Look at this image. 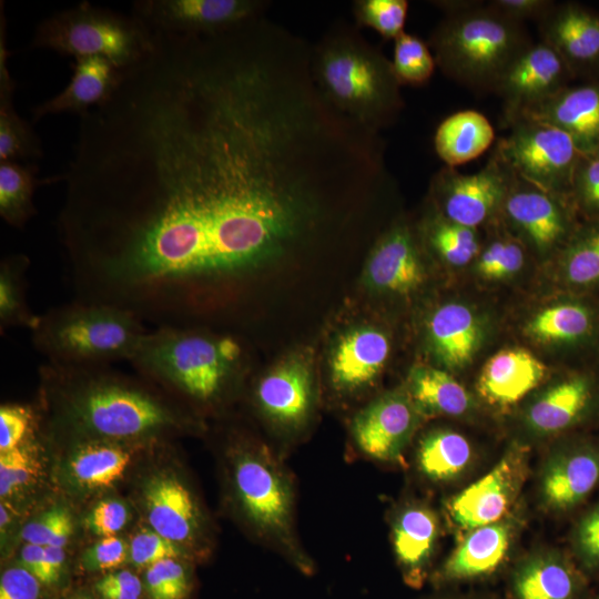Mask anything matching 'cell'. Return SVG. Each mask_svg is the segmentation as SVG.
<instances>
[{
	"mask_svg": "<svg viewBox=\"0 0 599 599\" xmlns=\"http://www.w3.org/2000/svg\"><path fill=\"white\" fill-rule=\"evenodd\" d=\"M57 219L75 300L194 326L257 271L318 243L363 205L247 138L174 136L65 170Z\"/></svg>",
	"mask_w": 599,
	"mask_h": 599,
	"instance_id": "obj_1",
	"label": "cell"
},
{
	"mask_svg": "<svg viewBox=\"0 0 599 599\" xmlns=\"http://www.w3.org/2000/svg\"><path fill=\"white\" fill-rule=\"evenodd\" d=\"M41 376L64 423L90 438L134 440L185 426L174 407L105 366L48 363Z\"/></svg>",
	"mask_w": 599,
	"mask_h": 599,
	"instance_id": "obj_2",
	"label": "cell"
},
{
	"mask_svg": "<svg viewBox=\"0 0 599 599\" xmlns=\"http://www.w3.org/2000/svg\"><path fill=\"white\" fill-rule=\"evenodd\" d=\"M311 69L326 102L370 132L393 125L404 109L392 60L356 24L333 23L312 45Z\"/></svg>",
	"mask_w": 599,
	"mask_h": 599,
	"instance_id": "obj_3",
	"label": "cell"
},
{
	"mask_svg": "<svg viewBox=\"0 0 599 599\" xmlns=\"http://www.w3.org/2000/svg\"><path fill=\"white\" fill-rule=\"evenodd\" d=\"M432 3L445 14L427 41L436 65L471 90L494 92L509 64L534 42L522 22L500 14L486 1Z\"/></svg>",
	"mask_w": 599,
	"mask_h": 599,
	"instance_id": "obj_4",
	"label": "cell"
},
{
	"mask_svg": "<svg viewBox=\"0 0 599 599\" xmlns=\"http://www.w3.org/2000/svg\"><path fill=\"white\" fill-rule=\"evenodd\" d=\"M243 347L229 334L196 326L148 331L131 363L141 374L191 402L219 403L241 372Z\"/></svg>",
	"mask_w": 599,
	"mask_h": 599,
	"instance_id": "obj_5",
	"label": "cell"
},
{
	"mask_svg": "<svg viewBox=\"0 0 599 599\" xmlns=\"http://www.w3.org/2000/svg\"><path fill=\"white\" fill-rule=\"evenodd\" d=\"M30 331L34 348L47 363L108 366L130 362L149 329L125 308L74 300L38 315Z\"/></svg>",
	"mask_w": 599,
	"mask_h": 599,
	"instance_id": "obj_6",
	"label": "cell"
},
{
	"mask_svg": "<svg viewBox=\"0 0 599 599\" xmlns=\"http://www.w3.org/2000/svg\"><path fill=\"white\" fill-rule=\"evenodd\" d=\"M236 507L253 534L304 573L314 570L297 535L290 470L263 444H240L231 455Z\"/></svg>",
	"mask_w": 599,
	"mask_h": 599,
	"instance_id": "obj_7",
	"label": "cell"
},
{
	"mask_svg": "<svg viewBox=\"0 0 599 599\" xmlns=\"http://www.w3.org/2000/svg\"><path fill=\"white\" fill-rule=\"evenodd\" d=\"M154 31L135 14L82 1L43 19L31 47L63 55L101 57L124 70L150 51Z\"/></svg>",
	"mask_w": 599,
	"mask_h": 599,
	"instance_id": "obj_8",
	"label": "cell"
},
{
	"mask_svg": "<svg viewBox=\"0 0 599 599\" xmlns=\"http://www.w3.org/2000/svg\"><path fill=\"white\" fill-rule=\"evenodd\" d=\"M597 425L599 375L571 368L551 376L517 408L514 439L531 447Z\"/></svg>",
	"mask_w": 599,
	"mask_h": 599,
	"instance_id": "obj_9",
	"label": "cell"
},
{
	"mask_svg": "<svg viewBox=\"0 0 599 599\" xmlns=\"http://www.w3.org/2000/svg\"><path fill=\"white\" fill-rule=\"evenodd\" d=\"M495 151L519 179L561 196L570 197L573 174L582 153L572 138L549 123L519 118ZM571 199V197H570Z\"/></svg>",
	"mask_w": 599,
	"mask_h": 599,
	"instance_id": "obj_10",
	"label": "cell"
},
{
	"mask_svg": "<svg viewBox=\"0 0 599 599\" xmlns=\"http://www.w3.org/2000/svg\"><path fill=\"white\" fill-rule=\"evenodd\" d=\"M500 221L529 254L548 263L581 223L570 197L544 191L515 174L501 207Z\"/></svg>",
	"mask_w": 599,
	"mask_h": 599,
	"instance_id": "obj_11",
	"label": "cell"
},
{
	"mask_svg": "<svg viewBox=\"0 0 599 599\" xmlns=\"http://www.w3.org/2000/svg\"><path fill=\"white\" fill-rule=\"evenodd\" d=\"M512 177L494 150L475 173L464 174L445 165L439 169L432 177L428 201L448 220L480 230L500 219Z\"/></svg>",
	"mask_w": 599,
	"mask_h": 599,
	"instance_id": "obj_12",
	"label": "cell"
},
{
	"mask_svg": "<svg viewBox=\"0 0 599 599\" xmlns=\"http://www.w3.org/2000/svg\"><path fill=\"white\" fill-rule=\"evenodd\" d=\"M599 487V438L579 432L550 441L537 476L542 509L566 515L578 509Z\"/></svg>",
	"mask_w": 599,
	"mask_h": 599,
	"instance_id": "obj_13",
	"label": "cell"
},
{
	"mask_svg": "<svg viewBox=\"0 0 599 599\" xmlns=\"http://www.w3.org/2000/svg\"><path fill=\"white\" fill-rule=\"evenodd\" d=\"M529 454L528 445L514 439L488 473L445 501L447 520L457 534L463 536L512 511L528 476Z\"/></svg>",
	"mask_w": 599,
	"mask_h": 599,
	"instance_id": "obj_14",
	"label": "cell"
},
{
	"mask_svg": "<svg viewBox=\"0 0 599 599\" xmlns=\"http://www.w3.org/2000/svg\"><path fill=\"white\" fill-rule=\"evenodd\" d=\"M522 335L538 347L567 355L599 352V298L558 292L524 319Z\"/></svg>",
	"mask_w": 599,
	"mask_h": 599,
	"instance_id": "obj_15",
	"label": "cell"
},
{
	"mask_svg": "<svg viewBox=\"0 0 599 599\" xmlns=\"http://www.w3.org/2000/svg\"><path fill=\"white\" fill-rule=\"evenodd\" d=\"M522 524V514L511 511L498 521L467 531L432 572V583L446 588L496 576L508 564Z\"/></svg>",
	"mask_w": 599,
	"mask_h": 599,
	"instance_id": "obj_16",
	"label": "cell"
},
{
	"mask_svg": "<svg viewBox=\"0 0 599 599\" xmlns=\"http://www.w3.org/2000/svg\"><path fill=\"white\" fill-rule=\"evenodd\" d=\"M264 0H138L132 13L151 30L170 33H213L263 16Z\"/></svg>",
	"mask_w": 599,
	"mask_h": 599,
	"instance_id": "obj_17",
	"label": "cell"
},
{
	"mask_svg": "<svg viewBox=\"0 0 599 599\" xmlns=\"http://www.w3.org/2000/svg\"><path fill=\"white\" fill-rule=\"evenodd\" d=\"M424 417L405 388L387 392L359 410L351 425L357 449L380 463H399Z\"/></svg>",
	"mask_w": 599,
	"mask_h": 599,
	"instance_id": "obj_18",
	"label": "cell"
},
{
	"mask_svg": "<svg viewBox=\"0 0 599 599\" xmlns=\"http://www.w3.org/2000/svg\"><path fill=\"white\" fill-rule=\"evenodd\" d=\"M572 79L555 49L541 40L532 42L509 64L494 89L504 104L505 126L527 109L569 85Z\"/></svg>",
	"mask_w": 599,
	"mask_h": 599,
	"instance_id": "obj_19",
	"label": "cell"
},
{
	"mask_svg": "<svg viewBox=\"0 0 599 599\" xmlns=\"http://www.w3.org/2000/svg\"><path fill=\"white\" fill-rule=\"evenodd\" d=\"M426 252L417 225L394 220L375 241L366 263V281L382 294L409 295L424 284Z\"/></svg>",
	"mask_w": 599,
	"mask_h": 599,
	"instance_id": "obj_20",
	"label": "cell"
},
{
	"mask_svg": "<svg viewBox=\"0 0 599 599\" xmlns=\"http://www.w3.org/2000/svg\"><path fill=\"white\" fill-rule=\"evenodd\" d=\"M490 323L474 304L449 300L437 305L426 321V341L437 367L459 373L470 366L487 343Z\"/></svg>",
	"mask_w": 599,
	"mask_h": 599,
	"instance_id": "obj_21",
	"label": "cell"
},
{
	"mask_svg": "<svg viewBox=\"0 0 599 599\" xmlns=\"http://www.w3.org/2000/svg\"><path fill=\"white\" fill-rule=\"evenodd\" d=\"M539 40L562 58L573 78L599 79V13L577 2H555L537 22Z\"/></svg>",
	"mask_w": 599,
	"mask_h": 599,
	"instance_id": "obj_22",
	"label": "cell"
},
{
	"mask_svg": "<svg viewBox=\"0 0 599 599\" xmlns=\"http://www.w3.org/2000/svg\"><path fill=\"white\" fill-rule=\"evenodd\" d=\"M508 591L511 599H588L589 577L570 552L537 549L515 562Z\"/></svg>",
	"mask_w": 599,
	"mask_h": 599,
	"instance_id": "obj_23",
	"label": "cell"
},
{
	"mask_svg": "<svg viewBox=\"0 0 599 599\" xmlns=\"http://www.w3.org/2000/svg\"><path fill=\"white\" fill-rule=\"evenodd\" d=\"M440 536L436 510L417 499L399 504L390 516L393 551L404 582L419 589L432 576Z\"/></svg>",
	"mask_w": 599,
	"mask_h": 599,
	"instance_id": "obj_24",
	"label": "cell"
},
{
	"mask_svg": "<svg viewBox=\"0 0 599 599\" xmlns=\"http://www.w3.org/2000/svg\"><path fill=\"white\" fill-rule=\"evenodd\" d=\"M547 365L524 347H507L483 365L476 383L481 404L497 412L518 408L548 380Z\"/></svg>",
	"mask_w": 599,
	"mask_h": 599,
	"instance_id": "obj_25",
	"label": "cell"
},
{
	"mask_svg": "<svg viewBox=\"0 0 599 599\" xmlns=\"http://www.w3.org/2000/svg\"><path fill=\"white\" fill-rule=\"evenodd\" d=\"M254 397L274 426L290 434L300 430L308 422L315 402L309 367L300 358L278 364L260 378Z\"/></svg>",
	"mask_w": 599,
	"mask_h": 599,
	"instance_id": "obj_26",
	"label": "cell"
},
{
	"mask_svg": "<svg viewBox=\"0 0 599 599\" xmlns=\"http://www.w3.org/2000/svg\"><path fill=\"white\" fill-rule=\"evenodd\" d=\"M145 514L151 528L180 545L203 542L205 522L192 493L175 475L159 473L143 488Z\"/></svg>",
	"mask_w": 599,
	"mask_h": 599,
	"instance_id": "obj_27",
	"label": "cell"
},
{
	"mask_svg": "<svg viewBox=\"0 0 599 599\" xmlns=\"http://www.w3.org/2000/svg\"><path fill=\"white\" fill-rule=\"evenodd\" d=\"M519 118L559 128L572 138L582 154L590 155L599 146V79L569 84Z\"/></svg>",
	"mask_w": 599,
	"mask_h": 599,
	"instance_id": "obj_28",
	"label": "cell"
},
{
	"mask_svg": "<svg viewBox=\"0 0 599 599\" xmlns=\"http://www.w3.org/2000/svg\"><path fill=\"white\" fill-rule=\"evenodd\" d=\"M390 355V341L380 329L362 327L346 333L331 358L335 389L354 393L370 385L383 372Z\"/></svg>",
	"mask_w": 599,
	"mask_h": 599,
	"instance_id": "obj_29",
	"label": "cell"
},
{
	"mask_svg": "<svg viewBox=\"0 0 599 599\" xmlns=\"http://www.w3.org/2000/svg\"><path fill=\"white\" fill-rule=\"evenodd\" d=\"M71 69L72 75L67 87L32 108L33 122L52 114H85L113 93L122 74V70L101 57L74 58Z\"/></svg>",
	"mask_w": 599,
	"mask_h": 599,
	"instance_id": "obj_30",
	"label": "cell"
},
{
	"mask_svg": "<svg viewBox=\"0 0 599 599\" xmlns=\"http://www.w3.org/2000/svg\"><path fill=\"white\" fill-rule=\"evenodd\" d=\"M405 389L424 418L470 419L477 415L481 404L453 373L432 365L412 367Z\"/></svg>",
	"mask_w": 599,
	"mask_h": 599,
	"instance_id": "obj_31",
	"label": "cell"
},
{
	"mask_svg": "<svg viewBox=\"0 0 599 599\" xmlns=\"http://www.w3.org/2000/svg\"><path fill=\"white\" fill-rule=\"evenodd\" d=\"M558 292L599 293V220L583 221L550 262Z\"/></svg>",
	"mask_w": 599,
	"mask_h": 599,
	"instance_id": "obj_32",
	"label": "cell"
},
{
	"mask_svg": "<svg viewBox=\"0 0 599 599\" xmlns=\"http://www.w3.org/2000/svg\"><path fill=\"white\" fill-rule=\"evenodd\" d=\"M474 461L470 441L457 430L437 427L426 432L418 440L415 465L423 478L433 484L458 480Z\"/></svg>",
	"mask_w": 599,
	"mask_h": 599,
	"instance_id": "obj_33",
	"label": "cell"
},
{
	"mask_svg": "<svg viewBox=\"0 0 599 599\" xmlns=\"http://www.w3.org/2000/svg\"><path fill=\"white\" fill-rule=\"evenodd\" d=\"M495 139V130L488 118L476 110H460L438 124L434 149L445 166L456 169L486 152Z\"/></svg>",
	"mask_w": 599,
	"mask_h": 599,
	"instance_id": "obj_34",
	"label": "cell"
},
{
	"mask_svg": "<svg viewBox=\"0 0 599 599\" xmlns=\"http://www.w3.org/2000/svg\"><path fill=\"white\" fill-rule=\"evenodd\" d=\"M426 209L417 224L426 252L450 268L471 265L483 246L480 230L448 220L429 201Z\"/></svg>",
	"mask_w": 599,
	"mask_h": 599,
	"instance_id": "obj_35",
	"label": "cell"
},
{
	"mask_svg": "<svg viewBox=\"0 0 599 599\" xmlns=\"http://www.w3.org/2000/svg\"><path fill=\"white\" fill-rule=\"evenodd\" d=\"M0 161L35 160L43 154L40 138L14 109L16 83L8 70L6 20L0 32Z\"/></svg>",
	"mask_w": 599,
	"mask_h": 599,
	"instance_id": "obj_36",
	"label": "cell"
},
{
	"mask_svg": "<svg viewBox=\"0 0 599 599\" xmlns=\"http://www.w3.org/2000/svg\"><path fill=\"white\" fill-rule=\"evenodd\" d=\"M70 458L69 473L77 485L102 489L123 477L131 453L114 440L89 438L77 446Z\"/></svg>",
	"mask_w": 599,
	"mask_h": 599,
	"instance_id": "obj_37",
	"label": "cell"
},
{
	"mask_svg": "<svg viewBox=\"0 0 599 599\" xmlns=\"http://www.w3.org/2000/svg\"><path fill=\"white\" fill-rule=\"evenodd\" d=\"M486 229L489 236L471 264L473 271L487 283L509 281L522 271L529 252L500 219Z\"/></svg>",
	"mask_w": 599,
	"mask_h": 599,
	"instance_id": "obj_38",
	"label": "cell"
},
{
	"mask_svg": "<svg viewBox=\"0 0 599 599\" xmlns=\"http://www.w3.org/2000/svg\"><path fill=\"white\" fill-rule=\"evenodd\" d=\"M38 167L17 161H0V215L14 229H23L37 214L34 190L43 180L38 179Z\"/></svg>",
	"mask_w": 599,
	"mask_h": 599,
	"instance_id": "obj_39",
	"label": "cell"
},
{
	"mask_svg": "<svg viewBox=\"0 0 599 599\" xmlns=\"http://www.w3.org/2000/svg\"><path fill=\"white\" fill-rule=\"evenodd\" d=\"M30 260L24 254H11L0 263V329H31L38 318L27 300V271Z\"/></svg>",
	"mask_w": 599,
	"mask_h": 599,
	"instance_id": "obj_40",
	"label": "cell"
},
{
	"mask_svg": "<svg viewBox=\"0 0 599 599\" xmlns=\"http://www.w3.org/2000/svg\"><path fill=\"white\" fill-rule=\"evenodd\" d=\"M392 64L400 85L412 87L426 84L437 67L428 43L407 32L394 40Z\"/></svg>",
	"mask_w": 599,
	"mask_h": 599,
	"instance_id": "obj_41",
	"label": "cell"
},
{
	"mask_svg": "<svg viewBox=\"0 0 599 599\" xmlns=\"http://www.w3.org/2000/svg\"><path fill=\"white\" fill-rule=\"evenodd\" d=\"M408 7L407 0H356L355 24L375 30L385 40H395L405 32Z\"/></svg>",
	"mask_w": 599,
	"mask_h": 599,
	"instance_id": "obj_42",
	"label": "cell"
},
{
	"mask_svg": "<svg viewBox=\"0 0 599 599\" xmlns=\"http://www.w3.org/2000/svg\"><path fill=\"white\" fill-rule=\"evenodd\" d=\"M39 469L33 436L0 453V496L8 498L28 487L35 480Z\"/></svg>",
	"mask_w": 599,
	"mask_h": 599,
	"instance_id": "obj_43",
	"label": "cell"
},
{
	"mask_svg": "<svg viewBox=\"0 0 599 599\" xmlns=\"http://www.w3.org/2000/svg\"><path fill=\"white\" fill-rule=\"evenodd\" d=\"M570 555L590 578L599 573V501L588 508L573 524L570 536Z\"/></svg>",
	"mask_w": 599,
	"mask_h": 599,
	"instance_id": "obj_44",
	"label": "cell"
},
{
	"mask_svg": "<svg viewBox=\"0 0 599 599\" xmlns=\"http://www.w3.org/2000/svg\"><path fill=\"white\" fill-rule=\"evenodd\" d=\"M571 201L585 221L599 220V160L582 154L577 164L570 192Z\"/></svg>",
	"mask_w": 599,
	"mask_h": 599,
	"instance_id": "obj_45",
	"label": "cell"
},
{
	"mask_svg": "<svg viewBox=\"0 0 599 599\" xmlns=\"http://www.w3.org/2000/svg\"><path fill=\"white\" fill-rule=\"evenodd\" d=\"M144 580L152 599H184L190 589L187 571L174 558L163 559L148 567Z\"/></svg>",
	"mask_w": 599,
	"mask_h": 599,
	"instance_id": "obj_46",
	"label": "cell"
},
{
	"mask_svg": "<svg viewBox=\"0 0 599 599\" xmlns=\"http://www.w3.org/2000/svg\"><path fill=\"white\" fill-rule=\"evenodd\" d=\"M73 531L72 519L63 507H54L27 524L21 538L26 544L64 547Z\"/></svg>",
	"mask_w": 599,
	"mask_h": 599,
	"instance_id": "obj_47",
	"label": "cell"
},
{
	"mask_svg": "<svg viewBox=\"0 0 599 599\" xmlns=\"http://www.w3.org/2000/svg\"><path fill=\"white\" fill-rule=\"evenodd\" d=\"M37 415L33 408L22 404H4L0 407V453L17 447L33 436Z\"/></svg>",
	"mask_w": 599,
	"mask_h": 599,
	"instance_id": "obj_48",
	"label": "cell"
},
{
	"mask_svg": "<svg viewBox=\"0 0 599 599\" xmlns=\"http://www.w3.org/2000/svg\"><path fill=\"white\" fill-rule=\"evenodd\" d=\"M181 550L177 544L166 539L153 529L134 534L129 545V560L136 567L151 565L167 558H177Z\"/></svg>",
	"mask_w": 599,
	"mask_h": 599,
	"instance_id": "obj_49",
	"label": "cell"
},
{
	"mask_svg": "<svg viewBox=\"0 0 599 599\" xmlns=\"http://www.w3.org/2000/svg\"><path fill=\"white\" fill-rule=\"evenodd\" d=\"M129 558V546L120 537H102L94 545L89 547L81 557V567L88 571L109 570L120 565Z\"/></svg>",
	"mask_w": 599,
	"mask_h": 599,
	"instance_id": "obj_50",
	"label": "cell"
},
{
	"mask_svg": "<svg viewBox=\"0 0 599 599\" xmlns=\"http://www.w3.org/2000/svg\"><path fill=\"white\" fill-rule=\"evenodd\" d=\"M129 510L120 500L104 499L98 502L87 517L89 529L101 537L114 536L128 524Z\"/></svg>",
	"mask_w": 599,
	"mask_h": 599,
	"instance_id": "obj_51",
	"label": "cell"
},
{
	"mask_svg": "<svg viewBox=\"0 0 599 599\" xmlns=\"http://www.w3.org/2000/svg\"><path fill=\"white\" fill-rule=\"evenodd\" d=\"M40 583L21 566L9 568L0 578V599H39Z\"/></svg>",
	"mask_w": 599,
	"mask_h": 599,
	"instance_id": "obj_52",
	"label": "cell"
},
{
	"mask_svg": "<svg viewBox=\"0 0 599 599\" xmlns=\"http://www.w3.org/2000/svg\"><path fill=\"white\" fill-rule=\"evenodd\" d=\"M94 588L103 599H139L142 592L141 580L129 570L106 573Z\"/></svg>",
	"mask_w": 599,
	"mask_h": 599,
	"instance_id": "obj_53",
	"label": "cell"
},
{
	"mask_svg": "<svg viewBox=\"0 0 599 599\" xmlns=\"http://www.w3.org/2000/svg\"><path fill=\"white\" fill-rule=\"evenodd\" d=\"M487 4L500 14L522 22H538L555 4L552 0H489Z\"/></svg>",
	"mask_w": 599,
	"mask_h": 599,
	"instance_id": "obj_54",
	"label": "cell"
},
{
	"mask_svg": "<svg viewBox=\"0 0 599 599\" xmlns=\"http://www.w3.org/2000/svg\"><path fill=\"white\" fill-rule=\"evenodd\" d=\"M19 561L20 566L32 573L41 583H48L43 546L26 544L20 550Z\"/></svg>",
	"mask_w": 599,
	"mask_h": 599,
	"instance_id": "obj_55",
	"label": "cell"
},
{
	"mask_svg": "<svg viewBox=\"0 0 599 599\" xmlns=\"http://www.w3.org/2000/svg\"><path fill=\"white\" fill-rule=\"evenodd\" d=\"M45 552V567L48 583H55L62 573L63 564L65 559L64 550L62 547L47 546L44 547Z\"/></svg>",
	"mask_w": 599,
	"mask_h": 599,
	"instance_id": "obj_56",
	"label": "cell"
},
{
	"mask_svg": "<svg viewBox=\"0 0 599 599\" xmlns=\"http://www.w3.org/2000/svg\"><path fill=\"white\" fill-rule=\"evenodd\" d=\"M427 599H496V598L489 595H481V593L447 592V593H440V595H437Z\"/></svg>",
	"mask_w": 599,
	"mask_h": 599,
	"instance_id": "obj_57",
	"label": "cell"
},
{
	"mask_svg": "<svg viewBox=\"0 0 599 599\" xmlns=\"http://www.w3.org/2000/svg\"><path fill=\"white\" fill-rule=\"evenodd\" d=\"M593 158L598 159L599 160V146L595 150V152L592 154Z\"/></svg>",
	"mask_w": 599,
	"mask_h": 599,
	"instance_id": "obj_58",
	"label": "cell"
},
{
	"mask_svg": "<svg viewBox=\"0 0 599 599\" xmlns=\"http://www.w3.org/2000/svg\"><path fill=\"white\" fill-rule=\"evenodd\" d=\"M596 599H599V595L596 597Z\"/></svg>",
	"mask_w": 599,
	"mask_h": 599,
	"instance_id": "obj_59",
	"label": "cell"
},
{
	"mask_svg": "<svg viewBox=\"0 0 599 599\" xmlns=\"http://www.w3.org/2000/svg\"><path fill=\"white\" fill-rule=\"evenodd\" d=\"M81 599H85V598H81Z\"/></svg>",
	"mask_w": 599,
	"mask_h": 599,
	"instance_id": "obj_60",
	"label": "cell"
}]
</instances>
